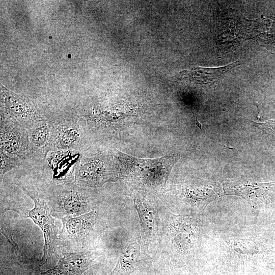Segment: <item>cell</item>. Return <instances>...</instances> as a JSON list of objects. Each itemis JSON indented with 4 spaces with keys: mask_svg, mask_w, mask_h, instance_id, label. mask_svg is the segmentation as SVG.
Instances as JSON below:
<instances>
[{
    "mask_svg": "<svg viewBox=\"0 0 275 275\" xmlns=\"http://www.w3.org/2000/svg\"><path fill=\"white\" fill-rule=\"evenodd\" d=\"M33 201L34 207L27 210V217L30 218L42 230L44 239L41 261L47 262L54 255L59 243V230L54 224L52 209L50 202L42 196L16 184Z\"/></svg>",
    "mask_w": 275,
    "mask_h": 275,
    "instance_id": "1",
    "label": "cell"
},
{
    "mask_svg": "<svg viewBox=\"0 0 275 275\" xmlns=\"http://www.w3.org/2000/svg\"><path fill=\"white\" fill-rule=\"evenodd\" d=\"M52 215H80L88 212L91 198L87 189L74 182H65L55 185L48 199Z\"/></svg>",
    "mask_w": 275,
    "mask_h": 275,
    "instance_id": "2",
    "label": "cell"
},
{
    "mask_svg": "<svg viewBox=\"0 0 275 275\" xmlns=\"http://www.w3.org/2000/svg\"><path fill=\"white\" fill-rule=\"evenodd\" d=\"M113 166L105 156L83 157L76 166L74 181L82 188L100 186L116 178Z\"/></svg>",
    "mask_w": 275,
    "mask_h": 275,
    "instance_id": "3",
    "label": "cell"
},
{
    "mask_svg": "<svg viewBox=\"0 0 275 275\" xmlns=\"http://www.w3.org/2000/svg\"><path fill=\"white\" fill-rule=\"evenodd\" d=\"M0 153L19 163L28 158V130L13 120L1 117Z\"/></svg>",
    "mask_w": 275,
    "mask_h": 275,
    "instance_id": "4",
    "label": "cell"
},
{
    "mask_svg": "<svg viewBox=\"0 0 275 275\" xmlns=\"http://www.w3.org/2000/svg\"><path fill=\"white\" fill-rule=\"evenodd\" d=\"M97 217V211L93 209L80 215L66 216L61 218L62 227L59 232L60 243L74 248L79 251L86 238L93 230Z\"/></svg>",
    "mask_w": 275,
    "mask_h": 275,
    "instance_id": "5",
    "label": "cell"
},
{
    "mask_svg": "<svg viewBox=\"0 0 275 275\" xmlns=\"http://www.w3.org/2000/svg\"><path fill=\"white\" fill-rule=\"evenodd\" d=\"M2 94L5 113L2 117L13 120L26 129L44 120L27 99L6 90Z\"/></svg>",
    "mask_w": 275,
    "mask_h": 275,
    "instance_id": "6",
    "label": "cell"
},
{
    "mask_svg": "<svg viewBox=\"0 0 275 275\" xmlns=\"http://www.w3.org/2000/svg\"><path fill=\"white\" fill-rule=\"evenodd\" d=\"M28 130V158H44L47 154L55 150L54 145V124L49 121L43 120Z\"/></svg>",
    "mask_w": 275,
    "mask_h": 275,
    "instance_id": "7",
    "label": "cell"
},
{
    "mask_svg": "<svg viewBox=\"0 0 275 275\" xmlns=\"http://www.w3.org/2000/svg\"><path fill=\"white\" fill-rule=\"evenodd\" d=\"M57 264L48 270L37 275H81L91 267L97 257L90 251L63 253Z\"/></svg>",
    "mask_w": 275,
    "mask_h": 275,
    "instance_id": "8",
    "label": "cell"
},
{
    "mask_svg": "<svg viewBox=\"0 0 275 275\" xmlns=\"http://www.w3.org/2000/svg\"><path fill=\"white\" fill-rule=\"evenodd\" d=\"M240 63L239 61H235L229 65L218 67H193L179 73L178 78L183 82L192 85L211 84L219 80Z\"/></svg>",
    "mask_w": 275,
    "mask_h": 275,
    "instance_id": "9",
    "label": "cell"
},
{
    "mask_svg": "<svg viewBox=\"0 0 275 275\" xmlns=\"http://www.w3.org/2000/svg\"><path fill=\"white\" fill-rule=\"evenodd\" d=\"M55 149L73 151L79 148L81 140L79 125L74 122L54 124Z\"/></svg>",
    "mask_w": 275,
    "mask_h": 275,
    "instance_id": "10",
    "label": "cell"
},
{
    "mask_svg": "<svg viewBox=\"0 0 275 275\" xmlns=\"http://www.w3.org/2000/svg\"><path fill=\"white\" fill-rule=\"evenodd\" d=\"M141 247L138 242L128 245L121 253L111 275H130L140 266Z\"/></svg>",
    "mask_w": 275,
    "mask_h": 275,
    "instance_id": "11",
    "label": "cell"
},
{
    "mask_svg": "<svg viewBox=\"0 0 275 275\" xmlns=\"http://www.w3.org/2000/svg\"><path fill=\"white\" fill-rule=\"evenodd\" d=\"M134 205L140 218L141 226L144 236L152 238L155 233L156 224L155 214L152 209L144 200L136 198Z\"/></svg>",
    "mask_w": 275,
    "mask_h": 275,
    "instance_id": "12",
    "label": "cell"
},
{
    "mask_svg": "<svg viewBox=\"0 0 275 275\" xmlns=\"http://www.w3.org/2000/svg\"><path fill=\"white\" fill-rule=\"evenodd\" d=\"M260 129L267 132L270 135L275 136V120H269L264 122H256L251 121Z\"/></svg>",
    "mask_w": 275,
    "mask_h": 275,
    "instance_id": "13",
    "label": "cell"
},
{
    "mask_svg": "<svg viewBox=\"0 0 275 275\" xmlns=\"http://www.w3.org/2000/svg\"><path fill=\"white\" fill-rule=\"evenodd\" d=\"M1 229L2 233L7 239L8 242L11 244V246L13 248L16 252L19 251V247L15 241L13 239L12 233L14 231H17L16 230H12L10 228L4 227L1 225Z\"/></svg>",
    "mask_w": 275,
    "mask_h": 275,
    "instance_id": "14",
    "label": "cell"
},
{
    "mask_svg": "<svg viewBox=\"0 0 275 275\" xmlns=\"http://www.w3.org/2000/svg\"><path fill=\"white\" fill-rule=\"evenodd\" d=\"M196 125L200 129H202L201 128V126H202V124L201 123H200L199 121L198 120L197 118H196Z\"/></svg>",
    "mask_w": 275,
    "mask_h": 275,
    "instance_id": "15",
    "label": "cell"
}]
</instances>
